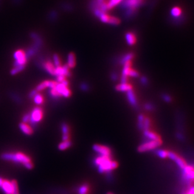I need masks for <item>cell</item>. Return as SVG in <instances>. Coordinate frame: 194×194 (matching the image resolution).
<instances>
[{
	"instance_id": "obj_1",
	"label": "cell",
	"mask_w": 194,
	"mask_h": 194,
	"mask_svg": "<svg viewBox=\"0 0 194 194\" xmlns=\"http://www.w3.org/2000/svg\"><path fill=\"white\" fill-rule=\"evenodd\" d=\"M93 163L98 167V170L101 173H110L118 166L117 162L112 160L111 157L106 156L100 155L95 159Z\"/></svg>"
},
{
	"instance_id": "obj_2",
	"label": "cell",
	"mask_w": 194,
	"mask_h": 194,
	"mask_svg": "<svg viewBox=\"0 0 194 194\" xmlns=\"http://www.w3.org/2000/svg\"><path fill=\"white\" fill-rule=\"evenodd\" d=\"M0 157L5 161H11L16 163H20L24 165L25 164L32 162L30 157L27 154L18 152V153H4L1 154Z\"/></svg>"
},
{
	"instance_id": "obj_3",
	"label": "cell",
	"mask_w": 194,
	"mask_h": 194,
	"mask_svg": "<svg viewBox=\"0 0 194 194\" xmlns=\"http://www.w3.org/2000/svg\"><path fill=\"white\" fill-rule=\"evenodd\" d=\"M144 2V0H123L121 6L126 10L125 16H132Z\"/></svg>"
},
{
	"instance_id": "obj_4",
	"label": "cell",
	"mask_w": 194,
	"mask_h": 194,
	"mask_svg": "<svg viewBox=\"0 0 194 194\" xmlns=\"http://www.w3.org/2000/svg\"><path fill=\"white\" fill-rule=\"evenodd\" d=\"M30 36L32 38V39L33 40L34 42H33V45H32V47L28 48L27 49V52H25L27 59H29L31 57L33 56L35 54H36V52H38V50L41 47L42 43H43L42 38L40 37V35L39 34H37V33L32 32L30 33Z\"/></svg>"
},
{
	"instance_id": "obj_5",
	"label": "cell",
	"mask_w": 194,
	"mask_h": 194,
	"mask_svg": "<svg viewBox=\"0 0 194 194\" xmlns=\"http://www.w3.org/2000/svg\"><path fill=\"white\" fill-rule=\"evenodd\" d=\"M30 120L29 123L31 124L32 128L36 127L37 123H39L44 115V112L41 107H37L33 109L32 112L30 113Z\"/></svg>"
},
{
	"instance_id": "obj_6",
	"label": "cell",
	"mask_w": 194,
	"mask_h": 194,
	"mask_svg": "<svg viewBox=\"0 0 194 194\" xmlns=\"http://www.w3.org/2000/svg\"><path fill=\"white\" fill-rule=\"evenodd\" d=\"M162 144V140H149L147 142H145L140 144L138 148L137 151L140 153H144L146 151H149L153 150L159 146H160Z\"/></svg>"
},
{
	"instance_id": "obj_7",
	"label": "cell",
	"mask_w": 194,
	"mask_h": 194,
	"mask_svg": "<svg viewBox=\"0 0 194 194\" xmlns=\"http://www.w3.org/2000/svg\"><path fill=\"white\" fill-rule=\"evenodd\" d=\"M13 57L15 60L13 63V67L25 66L28 60L26 56V52L21 49L15 51L13 54Z\"/></svg>"
},
{
	"instance_id": "obj_8",
	"label": "cell",
	"mask_w": 194,
	"mask_h": 194,
	"mask_svg": "<svg viewBox=\"0 0 194 194\" xmlns=\"http://www.w3.org/2000/svg\"><path fill=\"white\" fill-rule=\"evenodd\" d=\"M98 18L101 22L112 25H118L120 24V20L119 18L114 16H110L106 12L101 13L99 15Z\"/></svg>"
},
{
	"instance_id": "obj_9",
	"label": "cell",
	"mask_w": 194,
	"mask_h": 194,
	"mask_svg": "<svg viewBox=\"0 0 194 194\" xmlns=\"http://www.w3.org/2000/svg\"><path fill=\"white\" fill-rule=\"evenodd\" d=\"M183 170L182 177L183 180L187 182L190 183L194 181V166L192 165H187Z\"/></svg>"
},
{
	"instance_id": "obj_10",
	"label": "cell",
	"mask_w": 194,
	"mask_h": 194,
	"mask_svg": "<svg viewBox=\"0 0 194 194\" xmlns=\"http://www.w3.org/2000/svg\"><path fill=\"white\" fill-rule=\"evenodd\" d=\"M93 149L100 155L112 157V151L110 148L107 146L95 144L93 146Z\"/></svg>"
},
{
	"instance_id": "obj_11",
	"label": "cell",
	"mask_w": 194,
	"mask_h": 194,
	"mask_svg": "<svg viewBox=\"0 0 194 194\" xmlns=\"http://www.w3.org/2000/svg\"><path fill=\"white\" fill-rule=\"evenodd\" d=\"M168 157L170 158L171 160L174 161L181 169H183L187 165L183 158H182L178 154H176L173 152H169Z\"/></svg>"
},
{
	"instance_id": "obj_12",
	"label": "cell",
	"mask_w": 194,
	"mask_h": 194,
	"mask_svg": "<svg viewBox=\"0 0 194 194\" xmlns=\"http://www.w3.org/2000/svg\"><path fill=\"white\" fill-rule=\"evenodd\" d=\"M55 88L61 97L64 98H69L71 95V92L69 89L68 86H65L62 83H58Z\"/></svg>"
},
{
	"instance_id": "obj_13",
	"label": "cell",
	"mask_w": 194,
	"mask_h": 194,
	"mask_svg": "<svg viewBox=\"0 0 194 194\" xmlns=\"http://www.w3.org/2000/svg\"><path fill=\"white\" fill-rule=\"evenodd\" d=\"M42 67L45 69L46 72H47L50 75L54 76L55 74V70H56V66L54 64L52 63V62L50 60L44 61L42 63Z\"/></svg>"
},
{
	"instance_id": "obj_14",
	"label": "cell",
	"mask_w": 194,
	"mask_h": 194,
	"mask_svg": "<svg viewBox=\"0 0 194 194\" xmlns=\"http://www.w3.org/2000/svg\"><path fill=\"white\" fill-rule=\"evenodd\" d=\"M1 189L5 194H13L14 189L11 181L10 182L8 180H4Z\"/></svg>"
},
{
	"instance_id": "obj_15",
	"label": "cell",
	"mask_w": 194,
	"mask_h": 194,
	"mask_svg": "<svg viewBox=\"0 0 194 194\" xmlns=\"http://www.w3.org/2000/svg\"><path fill=\"white\" fill-rule=\"evenodd\" d=\"M61 131L63 132V135H62L63 141L69 140L70 129H69V126H68L67 123L63 122L61 123Z\"/></svg>"
},
{
	"instance_id": "obj_16",
	"label": "cell",
	"mask_w": 194,
	"mask_h": 194,
	"mask_svg": "<svg viewBox=\"0 0 194 194\" xmlns=\"http://www.w3.org/2000/svg\"><path fill=\"white\" fill-rule=\"evenodd\" d=\"M19 128L24 134L27 136H30L33 133V129L32 127L28 125L27 123L21 122L19 124Z\"/></svg>"
},
{
	"instance_id": "obj_17",
	"label": "cell",
	"mask_w": 194,
	"mask_h": 194,
	"mask_svg": "<svg viewBox=\"0 0 194 194\" xmlns=\"http://www.w3.org/2000/svg\"><path fill=\"white\" fill-rule=\"evenodd\" d=\"M144 136H145L146 138H147L148 140H162L160 137L157 134H156V132L153 131H150L149 129L144 131Z\"/></svg>"
},
{
	"instance_id": "obj_18",
	"label": "cell",
	"mask_w": 194,
	"mask_h": 194,
	"mask_svg": "<svg viewBox=\"0 0 194 194\" xmlns=\"http://www.w3.org/2000/svg\"><path fill=\"white\" fill-rule=\"evenodd\" d=\"M115 90L118 92H127L129 90H132V86L128 83H120L115 86Z\"/></svg>"
},
{
	"instance_id": "obj_19",
	"label": "cell",
	"mask_w": 194,
	"mask_h": 194,
	"mask_svg": "<svg viewBox=\"0 0 194 194\" xmlns=\"http://www.w3.org/2000/svg\"><path fill=\"white\" fill-rule=\"evenodd\" d=\"M127 100L129 103L132 106H133V107H136L137 103V101L136 95L132 90H129L127 92Z\"/></svg>"
},
{
	"instance_id": "obj_20",
	"label": "cell",
	"mask_w": 194,
	"mask_h": 194,
	"mask_svg": "<svg viewBox=\"0 0 194 194\" xmlns=\"http://www.w3.org/2000/svg\"><path fill=\"white\" fill-rule=\"evenodd\" d=\"M69 68H74L76 66V56L73 52H69L67 55V64Z\"/></svg>"
},
{
	"instance_id": "obj_21",
	"label": "cell",
	"mask_w": 194,
	"mask_h": 194,
	"mask_svg": "<svg viewBox=\"0 0 194 194\" xmlns=\"http://www.w3.org/2000/svg\"><path fill=\"white\" fill-rule=\"evenodd\" d=\"M126 39L127 43L129 45H133L136 42V35L132 32H127L126 34Z\"/></svg>"
},
{
	"instance_id": "obj_22",
	"label": "cell",
	"mask_w": 194,
	"mask_h": 194,
	"mask_svg": "<svg viewBox=\"0 0 194 194\" xmlns=\"http://www.w3.org/2000/svg\"><path fill=\"white\" fill-rule=\"evenodd\" d=\"M50 80H46L41 83L37 86L35 90L39 92H41L45 90L47 88H50Z\"/></svg>"
},
{
	"instance_id": "obj_23",
	"label": "cell",
	"mask_w": 194,
	"mask_h": 194,
	"mask_svg": "<svg viewBox=\"0 0 194 194\" xmlns=\"http://www.w3.org/2000/svg\"><path fill=\"white\" fill-rule=\"evenodd\" d=\"M72 146V143L70 140L63 141L58 145V149L61 151H64Z\"/></svg>"
},
{
	"instance_id": "obj_24",
	"label": "cell",
	"mask_w": 194,
	"mask_h": 194,
	"mask_svg": "<svg viewBox=\"0 0 194 194\" xmlns=\"http://www.w3.org/2000/svg\"><path fill=\"white\" fill-rule=\"evenodd\" d=\"M33 98L34 103L35 104L38 105H41L43 104V103L44 101V97L42 96V95H41L39 92L36 95H35V96Z\"/></svg>"
},
{
	"instance_id": "obj_25",
	"label": "cell",
	"mask_w": 194,
	"mask_h": 194,
	"mask_svg": "<svg viewBox=\"0 0 194 194\" xmlns=\"http://www.w3.org/2000/svg\"><path fill=\"white\" fill-rule=\"evenodd\" d=\"M49 93L50 97L52 98H53V99L57 100V99L59 98L60 97H61V95L59 93V92H58V90L56 89V88H50V90H49Z\"/></svg>"
},
{
	"instance_id": "obj_26",
	"label": "cell",
	"mask_w": 194,
	"mask_h": 194,
	"mask_svg": "<svg viewBox=\"0 0 194 194\" xmlns=\"http://www.w3.org/2000/svg\"><path fill=\"white\" fill-rule=\"evenodd\" d=\"M134 54H133V53H132V52L128 53V54L124 55L122 57V58L120 60V64H123L127 61H131L134 58Z\"/></svg>"
},
{
	"instance_id": "obj_27",
	"label": "cell",
	"mask_w": 194,
	"mask_h": 194,
	"mask_svg": "<svg viewBox=\"0 0 194 194\" xmlns=\"http://www.w3.org/2000/svg\"><path fill=\"white\" fill-rule=\"evenodd\" d=\"M123 2V0H109L107 4V9L108 10H112L115 6L120 3Z\"/></svg>"
},
{
	"instance_id": "obj_28",
	"label": "cell",
	"mask_w": 194,
	"mask_h": 194,
	"mask_svg": "<svg viewBox=\"0 0 194 194\" xmlns=\"http://www.w3.org/2000/svg\"><path fill=\"white\" fill-rule=\"evenodd\" d=\"M9 96L15 102H16L17 103H22V99H21L20 97L17 93H16L13 92H10L9 93Z\"/></svg>"
},
{
	"instance_id": "obj_29",
	"label": "cell",
	"mask_w": 194,
	"mask_h": 194,
	"mask_svg": "<svg viewBox=\"0 0 194 194\" xmlns=\"http://www.w3.org/2000/svg\"><path fill=\"white\" fill-rule=\"evenodd\" d=\"M182 10L180 8L178 7V6H175L174 8H172L171 11V14L173 17L177 18L179 17L180 16H181L182 15Z\"/></svg>"
},
{
	"instance_id": "obj_30",
	"label": "cell",
	"mask_w": 194,
	"mask_h": 194,
	"mask_svg": "<svg viewBox=\"0 0 194 194\" xmlns=\"http://www.w3.org/2000/svg\"><path fill=\"white\" fill-rule=\"evenodd\" d=\"M25 66H19L17 67H14L11 71H10V74L11 75H15L18 73H19L20 72L22 71L25 69Z\"/></svg>"
},
{
	"instance_id": "obj_31",
	"label": "cell",
	"mask_w": 194,
	"mask_h": 194,
	"mask_svg": "<svg viewBox=\"0 0 194 194\" xmlns=\"http://www.w3.org/2000/svg\"><path fill=\"white\" fill-rule=\"evenodd\" d=\"M145 117L143 114H140L137 118V126L139 129H143V123Z\"/></svg>"
},
{
	"instance_id": "obj_32",
	"label": "cell",
	"mask_w": 194,
	"mask_h": 194,
	"mask_svg": "<svg viewBox=\"0 0 194 194\" xmlns=\"http://www.w3.org/2000/svg\"><path fill=\"white\" fill-rule=\"evenodd\" d=\"M168 153L169 151L163 150V149H159L156 151L157 155L161 158H166L168 157Z\"/></svg>"
},
{
	"instance_id": "obj_33",
	"label": "cell",
	"mask_w": 194,
	"mask_h": 194,
	"mask_svg": "<svg viewBox=\"0 0 194 194\" xmlns=\"http://www.w3.org/2000/svg\"><path fill=\"white\" fill-rule=\"evenodd\" d=\"M89 190V187L87 184H83L79 188V194H87Z\"/></svg>"
},
{
	"instance_id": "obj_34",
	"label": "cell",
	"mask_w": 194,
	"mask_h": 194,
	"mask_svg": "<svg viewBox=\"0 0 194 194\" xmlns=\"http://www.w3.org/2000/svg\"><path fill=\"white\" fill-rule=\"evenodd\" d=\"M53 61H54V64L56 66V67L61 66V59L58 54H54V55H53Z\"/></svg>"
},
{
	"instance_id": "obj_35",
	"label": "cell",
	"mask_w": 194,
	"mask_h": 194,
	"mask_svg": "<svg viewBox=\"0 0 194 194\" xmlns=\"http://www.w3.org/2000/svg\"><path fill=\"white\" fill-rule=\"evenodd\" d=\"M151 127V120L149 118L145 117L144 120V123H143V129L144 130H148Z\"/></svg>"
},
{
	"instance_id": "obj_36",
	"label": "cell",
	"mask_w": 194,
	"mask_h": 194,
	"mask_svg": "<svg viewBox=\"0 0 194 194\" xmlns=\"http://www.w3.org/2000/svg\"><path fill=\"white\" fill-rule=\"evenodd\" d=\"M80 89L83 91V92H88L90 90V86L88 83H81L80 85Z\"/></svg>"
},
{
	"instance_id": "obj_37",
	"label": "cell",
	"mask_w": 194,
	"mask_h": 194,
	"mask_svg": "<svg viewBox=\"0 0 194 194\" xmlns=\"http://www.w3.org/2000/svg\"><path fill=\"white\" fill-rule=\"evenodd\" d=\"M13 186V194H19V186H18L17 182L15 180L11 181Z\"/></svg>"
},
{
	"instance_id": "obj_38",
	"label": "cell",
	"mask_w": 194,
	"mask_h": 194,
	"mask_svg": "<svg viewBox=\"0 0 194 194\" xmlns=\"http://www.w3.org/2000/svg\"><path fill=\"white\" fill-rule=\"evenodd\" d=\"M139 76V73L137 71L131 68L129 72V75H128V76H130V77H134V78H136V77H138Z\"/></svg>"
},
{
	"instance_id": "obj_39",
	"label": "cell",
	"mask_w": 194,
	"mask_h": 194,
	"mask_svg": "<svg viewBox=\"0 0 194 194\" xmlns=\"http://www.w3.org/2000/svg\"><path fill=\"white\" fill-rule=\"evenodd\" d=\"M49 17L51 21H54L56 20L58 17V13L55 11H52L49 15Z\"/></svg>"
},
{
	"instance_id": "obj_40",
	"label": "cell",
	"mask_w": 194,
	"mask_h": 194,
	"mask_svg": "<svg viewBox=\"0 0 194 194\" xmlns=\"http://www.w3.org/2000/svg\"><path fill=\"white\" fill-rule=\"evenodd\" d=\"M30 120V113L25 114L22 117V122H24V123H29Z\"/></svg>"
},
{
	"instance_id": "obj_41",
	"label": "cell",
	"mask_w": 194,
	"mask_h": 194,
	"mask_svg": "<svg viewBox=\"0 0 194 194\" xmlns=\"http://www.w3.org/2000/svg\"><path fill=\"white\" fill-rule=\"evenodd\" d=\"M62 6H63V8L65 10H67V11H71V10H72V6L70 4L64 3Z\"/></svg>"
},
{
	"instance_id": "obj_42",
	"label": "cell",
	"mask_w": 194,
	"mask_h": 194,
	"mask_svg": "<svg viewBox=\"0 0 194 194\" xmlns=\"http://www.w3.org/2000/svg\"><path fill=\"white\" fill-rule=\"evenodd\" d=\"M37 93H38V92H37L36 90H35V89L32 90L29 93V94H28V97H29V98H33L35 96V95H36Z\"/></svg>"
},
{
	"instance_id": "obj_43",
	"label": "cell",
	"mask_w": 194,
	"mask_h": 194,
	"mask_svg": "<svg viewBox=\"0 0 194 194\" xmlns=\"http://www.w3.org/2000/svg\"><path fill=\"white\" fill-rule=\"evenodd\" d=\"M153 107H154L153 105L152 104H151V103H147V104H146L144 105L145 109L147 110H149V111L152 110L153 109Z\"/></svg>"
},
{
	"instance_id": "obj_44",
	"label": "cell",
	"mask_w": 194,
	"mask_h": 194,
	"mask_svg": "<svg viewBox=\"0 0 194 194\" xmlns=\"http://www.w3.org/2000/svg\"><path fill=\"white\" fill-rule=\"evenodd\" d=\"M163 98L166 102H170L171 101V97L170 95H167V94L163 95Z\"/></svg>"
},
{
	"instance_id": "obj_45",
	"label": "cell",
	"mask_w": 194,
	"mask_h": 194,
	"mask_svg": "<svg viewBox=\"0 0 194 194\" xmlns=\"http://www.w3.org/2000/svg\"><path fill=\"white\" fill-rule=\"evenodd\" d=\"M110 77H111V80L114 81H117V78H118V76L115 73H112L110 75Z\"/></svg>"
},
{
	"instance_id": "obj_46",
	"label": "cell",
	"mask_w": 194,
	"mask_h": 194,
	"mask_svg": "<svg viewBox=\"0 0 194 194\" xmlns=\"http://www.w3.org/2000/svg\"><path fill=\"white\" fill-rule=\"evenodd\" d=\"M183 194H194V187L190 188L186 192L183 193Z\"/></svg>"
},
{
	"instance_id": "obj_47",
	"label": "cell",
	"mask_w": 194,
	"mask_h": 194,
	"mask_svg": "<svg viewBox=\"0 0 194 194\" xmlns=\"http://www.w3.org/2000/svg\"><path fill=\"white\" fill-rule=\"evenodd\" d=\"M140 81H141V83H142V84H146L147 83H148V79L146 77L143 76L142 78H140Z\"/></svg>"
},
{
	"instance_id": "obj_48",
	"label": "cell",
	"mask_w": 194,
	"mask_h": 194,
	"mask_svg": "<svg viewBox=\"0 0 194 194\" xmlns=\"http://www.w3.org/2000/svg\"><path fill=\"white\" fill-rule=\"evenodd\" d=\"M3 181H4V179L2 177H1V176H0V188H1V187H2V185L3 184Z\"/></svg>"
},
{
	"instance_id": "obj_49",
	"label": "cell",
	"mask_w": 194,
	"mask_h": 194,
	"mask_svg": "<svg viewBox=\"0 0 194 194\" xmlns=\"http://www.w3.org/2000/svg\"><path fill=\"white\" fill-rule=\"evenodd\" d=\"M107 194H114V193H112V192H108Z\"/></svg>"
}]
</instances>
